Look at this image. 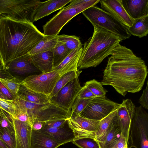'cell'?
Here are the masks:
<instances>
[{
	"label": "cell",
	"mask_w": 148,
	"mask_h": 148,
	"mask_svg": "<svg viewBox=\"0 0 148 148\" xmlns=\"http://www.w3.org/2000/svg\"><path fill=\"white\" fill-rule=\"evenodd\" d=\"M45 122H36L33 124L32 127V130L38 131L44 127Z\"/></svg>",
	"instance_id": "obj_44"
},
{
	"label": "cell",
	"mask_w": 148,
	"mask_h": 148,
	"mask_svg": "<svg viewBox=\"0 0 148 148\" xmlns=\"http://www.w3.org/2000/svg\"><path fill=\"white\" fill-rule=\"evenodd\" d=\"M100 121L90 119L79 115L70 117L67 119V122L74 133V140L86 138L95 139Z\"/></svg>",
	"instance_id": "obj_12"
},
{
	"label": "cell",
	"mask_w": 148,
	"mask_h": 148,
	"mask_svg": "<svg viewBox=\"0 0 148 148\" xmlns=\"http://www.w3.org/2000/svg\"><path fill=\"white\" fill-rule=\"evenodd\" d=\"M66 124L59 128H43L38 131L51 137L61 146L72 142L75 138L73 130L68 124L66 126Z\"/></svg>",
	"instance_id": "obj_17"
},
{
	"label": "cell",
	"mask_w": 148,
	"mask_h": 148,
	"mask_svg": "<svg viewBox=\"0 0 148 148\" xmlns=\"http://www.w3.org/2000/svg\"><path fill=\"white\" fill-rule=\"evenodd\" d=\"M128 14L134 20L148 16V0H121Z\"/></svg>",
	"instance_id": "obj_18"
},
{
	"label": "cell",
	"mask_w": 148,
	"mask_h": 148,
	"mask_svg": "<svg viewBox=\"0 0 148 148\" xmlns=\"http://www.w3.org/2000/svg\"><path fill=\"white\" fill-rule=\"evenodd\" d=\"M1 111H0V116L1 115Z\"/></svg>",
	"instance_id": "obj_48"
},
{
	"label": "cell",
	"mask_w": 148,
	"mask_h": 148,
	"mask_svg": "<svg viewBox=\"0 0 148 148\" xmlns=\"http://www.w3.org/2000/svg\"><path fill=\"white\" fill-rule=\"evenodd\" d=\"M15 107L25 110L32 125L36 122H47L67 119L71 112L51 103L38 104L26 101L16 97L12 100Z\"/></svg>",
	"instance_id": "obj_4"
},
{
	"label": "cell",
	"mask_w": 148,
	"mask_h": 148,
	"mask_svg": "<svg viewBox=\"0 0 148 148\" xmlns=\"http://www.w3.org/2000/svg\"><path fill=\"white\" fill-rule=\"evenodd\" d=\"M0 82L7 88L15 98L19 90L21 82L16 80L14 78L0 77Z\"/></svg>",
	"instance_id": "obj_33"
},
{
	"label": "cell",
	"mask_w": 148,
	"mask_h": 148,
	"mask_svg": "<svg viewBox=\"0 0 148 148\" xmlns=\"http://www.w3.org/2000/svg\"><path fill=\"white\" fill-rule=\"evenodd\" d=\"M15 138V148H31L32 128L28 123L12 118Z\"/></svg>",
	"instance_id": "obj_15"
},
{
	"label": "cell",
	"mask_w": 148,
	"mask_h": 148,
	"mask_svg": "<svg viewBox=\"0 0 148 148\" xmlns=\"http://www.w3.org/2000/svg\"><path fill=\"white\" fill-rule=\"evenodd\" d=\"M82 87L78 77H77L50 98V102L71 112L74 103Z\"/></svg>",
	"instance_id": "obj_11"
},
{
	"label": "cell",
	"mask_w": 148,
	"mask_h": 148,
	"mask_svg": "<svg viewBox=\"0 0 148 148\" xmlns=\"http://www.w3.org/2000/svg\"><path fill=\"white\" fill-rule=\"evenodd\" d=\"M71 51L63 43L58 41L53 50V69L59 65Z\"/></svg>",
	"instance_id": "obj_29"
},
{
	"label": "cell",
	"mask_w": 148,
	"mask_h": 148,
	"mask_svg": "<svg viewBox=\"0 0 148 148\" xmlns=\"http://www.w3.org/2000/svg\"><path fill=\"white\" fill-rule=\"evenodd\" d=\"M0 92L9 100H13L15 98L5 86L0 82Z\"/></svg>",
	"instance_id": "obj_42"
},
{
	"label": "cell",
	"mask_w": 148,
	"mask_h": 148,
	"mask_svg": "<svg viewBox=\"0 0 148 148\" xmlns=\"http://www.w3.org/2000/svg\"><path fill=\"white\" fill-rule=\"evenodd\" d=\"M92 36L84 43L77 64L78 69L95 67L100 64L122 41L117 35L94 27Z\"/></svg>",
	"instance_id": "obj_3"
},
{
	"label": "cell",
	"mask_w": 148,
	"mask_h": 148,
	"mask_svg": "<svg viewBox=\"0 0 148 148\" xmlns=\"http://www.w3.org/2000/svg\"><path fill=\"white\" fill-rule=\"evenodd\" d=\"M120 105L106 97H95L88 103L80 115L90 119L101 120L118 108Z\"/></svg>",
	"instance_id": "obj_10"
},
{
	"label": "cell",
	"mask_w": 148,
	"mask_h": 148,
	"mask_svg": "<svg viewBox=\"0 0 148 148\" xmlns=\"http://www.w3.org/2000/svg\"><path fill=\"white\" fill-rule=\"evenodd\" d=\"M0 148H1L0 147Z\"/></svg>",
	"instance_id": "obj_49"
},
{
	"label": "cell",
	"mask_w": 148,
	"mask_h": 148,
	"mask_svg": "<svg viewBox=\"0 0 148 148\" xmlns=\"http://www.w3.org/2000/svg\"><path fill=\"white\" fill-rule=\"evenodd\" d=\"M82 47L72 51L63 61L54 68L53 71L57 72L61 76L70 71L78 70L77 64Z\"/></svg>",
	"instance_id": "obj_20"
},
{
	"label": "cell",
	"mask_w": 148,
	"mask_h": 148,
	"mask_svg": "<svg viewBox=\"0 0 148 148\" xmlns=\"http://www.w3.org/2000/svg\"><path fill=\"white\" fill-rule=\"evenodd\" d=\"M0 98L5 100H8L0 92Z\"/></svg>",
	"instance_id": "obj_47"
},
{
	"label": "cell",
	"mask_w": 148,
	"mask_h": 148,
	"mask_svg": "<svg viewBox=\"0 0 148 148\" xmlns=\"http://www.w3.org/2000/svg\"><path fill=\"white\" fill-rule=\"evenodd\" d=\"M128 148H148V114L141 106L136 107L130 125Z\"/></svg>",
	"instance_id": "obj_8"
},
{
	"label": "cell",
	"mask_w": 148,
	"mask_h": 148,
	"mask_svg": "<svg viewBox=\"0 0 148 148\" xmlns=\"http://www.w3.org/2000/svg\"><path fill=\"white\" fill-rule=\"evenodd\" d=\"M111 148H128V143L126 142L125 137L122 134L118 140Z\"/></svg>",
	"instance_id": "obj_43"
},
{
	"label": "cell",
	"mask_w": 148,
	"mask_h": 148,
	"mask_svg": "<svg viewBox=\"0 0 148 148\" xmlns=\"http://www.w3.org/2000/svg\"><path fill=\"white\" fill-rule=\"evenodd\" d=\"M72 0H50L42 2L36 10L34 17V22L61 9Z\"/></svg>",
	"instance_id": "obj_19"
},
{
	"label": "cell",
	"mask_w": 148,
	"mask_h": 148,
	"mask_svg": "<svg viewBox=\"0 0 148 148\" xmlns=\"http://www.w3.org/2000/svg\"><path fill=\"white\" fill-rule=\"evenodd\" d=\"M118 108L100 121L97 130L95 134V139L100 147L103 144L108 128L112 123Z\"/></svg>",
	"instance_id": "obj_25"
},
{
	"label": "cell",
	"mask_w": 148,
	"mask_h": 148,
	"mask_svg": "<svg viewBox=\"0 0 148 148\" xmlns=\"http://www.w3.org/2000/svg\"><path fill=\"white\" fill-rule=\"evenodd\" d=\"M121 134L120 127L114 116L108 128L104 143L100 148H111L119 139Z\"/></svg>",
	"instance_id": "obj_24"
},
{
	"label": "cell",
	"mask_w": 148,
	"mask_h": 148,
	"mask_svg": "<svg viewBox=\"0 0 148 148\" xmlns=\"http://www.w3.org/2000/svg\"><path fill=\"white\" fill-rule=\"evenodd\" d=\"M0 147L1 148H8L6 145L0 138Z\"/></svg>",
	"instance_id": "obj_45"
},
{
	"label": "cell",
	"mask_w": 148,
	"mask_h": 148,
	"mask_svg": "<svg viewBox=\"0 0 148 148\" xmlns=\"http://www.w3.org/2000/svg\"><path fill=\"white\" fill-rule=\"evenodd\" d=\"M104 70L102 85H110L125 97L141 90L148 73L145 61L131 49L118 45L111 52Z\"/></svg>",
	"instance_id": "obj_1"
},
{
	"label": "cell",
	"mask_w": 148,
	"mask_h": 148,
	"mask_svg": "<svg viewBox=\"0 0 148 148\" xmlns=\"http://www.w3.org/2000/svg\"><path fill=\"white\" fill-rule=\"evenodd\" d=\"M82 71L79 69L67 72L62 75L49 96L51 98L56 95L69 82L79 76Z\"/></svg>",
	"instance_id": "obj_28"
},
{
	"label": "cell",
	"mask_w": 148,
	"mask_h": 148,
	"mask_svg": "<svg viewBox=\"0 0 148 148\" xmlns=\"http://www.w3.org/2000/svg\"><path fill=\"white\" fill-rule=\"evenodd\" d=\"M1 128L2 133L0 138L5 143L8 148H15L16 141L14 134L11 133L5 129Z\"/></svg>",
	"instance_id": "obj_36"
},
{
	"label": "cell",
	"mask_w": 148,
	"mask_h": 148,
	"mask_svg": "<svg viewBox=\"0 0 148 148\" xmlns=\"http://www.w3.org/2000/svg\"><path fill=\"white\" fill-rule=\"evenodd\" d=\"M77 97L79 99L95 98L97 97L85 85L82 87Z\"/></svg>",
	"instance_id": "obj_41"
},
{
	"label": "cell",
	"mask_w": 148,
	"mask_h": 148,
	"mask_svg": "<svg viewBox=\"0 0 148 148\" xmlns=\"http://www.w3.org/2000/svg\"><path fill=\"white\" fill-rule=\"evenodd\" d=\"M2 69L4 70L3 65L0 57V70Z\"/></svg>",
	"instance_id": "obj_46"
},
{
	"label": "cell",
	"mask_w": 148,
	"mask_h": 148,
	"mask_svg": "<svg viewBox=\"0 0 148 148\" xmlns=\"http://www.w3.org/2000/svg\"><path fill=\"white\" fill-rule=\"evenodd\" d=\"M16 97L26 101L36 103H50L49 96L33 90L21 84Z\"/></svg>",
	"instance_id": "obj_22"
},
{
	"label": "cell",
	"mask_w": 148,
	"mask_h": 148,
	"mask_svg": "<svg viewBox=\"0 0 148 148\" xmlns=\"http://www.w3.org/2000/svg\"><path fill=\"white\" fill-rule=\"evenodd\" d=\"M60 146L46 135L38 131L32 130L31 148H57Z\"/></svg>",
	"instance_id": "obj_23"
},
{
	"label": "cell",
	"mask_w": 148,
	"mask_h": 148,
	"mask_svg": "<svg viewBox=\"0 0 148 148\" xmlns=\"http://www.w3.org/2000/svg\"><path fill=\"white\" fill-rule=\"evenodd\" d=\"M6 67V69L20 75L40 71L35 66L28 54L8 62Z\"/></svg>",
	"instance_id": "obj_16"
},
{
	"label": "cell",
	"mask_w": 148,
	"mask_h": 148,
	"mask_svg": "<svg viewBox=\"0 0 148 148\" xmlns=\"http://www.w3.org/2000/svg\"><path fill=\"white\" fill-rule=\"evenodd\" d=\"M135 106L130 99L123 100L118 108L114 118L119 125L121 133L128 143L131 121L134 114Z\"/></svg>",
	"instance_id": "obj_13"
},
{
	"label": "cell",
	"mask_w": 148,
	"mask_h": 148,
	"mask_svg": "<svg viewBox=\"0 0 148 148\" xmlns=\"http://www.w3.org/2000/svg\"><path fill=\"white\" fill-rule=\"evenodd\" d=\"M38 0H0V15L14 20L33 23Z\"/></svg>",
	"instance_id": "obj_7"
},
{
	"label": "cell",
	"mask_w": 148,
	"mask_h": 148,
	"mask_svg": "<svg viewBox=\"0 0 148 148\" xmlns=\"http://www.w3.org/2000/svg\"><path fill=\"white\" fill-rule=\"evenodd\" d=\"M94 27L108 31L119 37L122 40L129 38L131 35L128 27L109 13L98 7L91 6L82 12Z\"/></svg>",
	"instance_id": "obj_6"
},
{
	"label": "cell",
	"mask_w": 148,
	"mask_h": 148,
	"mask_svg": "<svg viewBox=\"0 0 148 148\" xmlns=\"http://www.w3.org/2000/svg\"><path fill=\"white\" fill-rule=\"evenodd\" d=\"M61 76L57 72L53 71L29 75L21 84L33 90L49 96Z\"/></svg>",
	"instance_id": "obj_9"
},
{
	"label": "cell",
	"mask_w": 148,
	"mask_h": 148,
	"mask_svg": "<svg viewBox=\"0 0 148 148\" xmlns=\"http://www.w3.org/2000/svg\"><path fill=\"white\" fill-rule=\"evenodd\" d=\"M0 127L14 134L12 117L8 113L0 108Z\"/></svg>",
	"instance_id": "obj_34"
},
{
	"label": "cell",
	"mask_w": 148,
	"mask_h": 148,
	"mask_svg": "<svg viewBox=\"0 0 148 148\" xmlns=\"http://www.w3.org/2000/svg\"><path fill=\"white\" fill-rule=\"evenodd\" d=\"M139 102L143 108L148 109V80L147 82L146 87L139 99Z\"/></svg>",
	"instance_id": "obj_40"
},
{
	"label": "cell",
	"mask_w": 148,
	"mask_h": 148,
	"mask_svg": "<svg viewBox=\"0 0 148 148\" xmlns=\"http://www.w3.org/2000/svg\"><path fill=\"white\" fill-rule=\"evenodd\" d=\"M72 143L79 148H100L98 142L92 138L75 139Z\"/></svg>",
	"instance_id": "obj_35"
},
{
	"label": "cell",
	"mask_w": 148,
	"mask_h": 148,
	"mask_svg": "<svg viewBox=\"0 0 148 148\" xmlns=\"http://www.w3.org/2000/svg\"><path fill=\"white\" fill-rule=\"evenodd\" d=\"M58 40L56 36H45L38 44L29 53L30 56L50 50L56 47Z\"/></svg>",
	"instance_id": "obj_27"
},
{
	"label": "cell",
	"mask_w": 148,
	"mask_h": 148,
	"mask_svg": "<svg viewBox=\"0 0 148 148\" xmlns=\"http://www.w3.org/2000/svg\"><path fill=\"white\" fill-rule=\"evenodd\" d=\"M67 119H61L46 122L43 128H57L63 127L67 123Z\"/></svg>",
	"instance_id": "obj_39"
},
{
	"label": "cell",
	"mask_w": 148,
	"mask_h": 148,
	"mask_svg": "<svg viewBox=\"0 0 148 148\" xmlns=\"http://www.w3.org/2000/svg\"><path fill=\"white\" fill-rule=\"evenodd\" d=\"M33 23L0 15V57L8 62L28 53L45 36Z\"/></svg>",
	"instance_id": "obj_2"
},
{
	"label": "cell",
	"mask_w": 148,
	"mask_h": 148,
	"mask_svg": "<svg viewBox=\"0 0 148 148\" xmlns=\"http://www.w3.org/2000/svg\"><path fill=\"white\" fill-rule=\"evenodd\" d=\"M15 119L22 122H26L29 124L32 127V124L26 111L24 109L16 107H15Z\"/></svg>",
	"instance_id": "obj_38"
},
{
	"label": "cell",
	"mask_w": 148,
	"mask_h": 148,
	"mask_svg": "<svg viewBox=\"0 0 148 148\" xmlns=\"http://www.w3.org/2000/svg\"><path fill=\"white\" fill-rule=\"evenodd\" d=\"M58 40L63 43L70 51L82 47L79 37L75 35L63 34L57 35Z\"/></svg>",
	"instance_id": "obj_30"
},
{
	"label": "cell",
	"mask_w": 148,
	"mask_h": 148,
	"mask_svg": "<svg viewBox=\"0 0 148 148\" xmlns=\"http://www.w3.org/2000/svg\"><path fill=\"white\" fill-rule=\"evenodd\" d=\"M94 98L79 99L77 97L71 110L70 117L80 115L81 112Z\"/></svg>",
	"instance_id": "obj_32"
},
{
	"label": "cell",
	"mask_w": 148,
	"mask_h": 148,
	"mask_svg": "<svg viewBox=\"0 0 148 148\" xmlns=\"http://www.w3.org/2000/svg\"><path fill=\"white\" fill-rule=\"evenodd\" d=\"M0 108L8 113L14 118H15V108L12 100H5L0 98Z\"/></svg>",
	"instance_id": "obj_37"
},
{
	"label": "cell",
	"mask_w": 148,
	"mask_h": 148,
	"mask_svg": "<svg viewBox=\"0 0 148 148\" xmlns=\"http://www.w3.org/2000/svg\"><path fill=\"white\" fill-rule=\"evenodd\" d=\"M100 0H73L43 25L45 36L58 35L63 27L74 17L99 2Z\"/></svg>",
	"instance_id": "obj_5"
},
{
	"label": "cell",
	"mask_w": 148,
	"mask_h": 148,
	"mask_svg": "<svg viewBox=\"0 0 148 148\" xmlns=\"http://www.w3.org/2000/svg\"><path fill=\"white\" fill-rule=\"evenodd\" d=\"M101 9L111 14L123 24L129 27L134 20L127 14L121 0H100Z\"/></svg>",
	"instance_id": "obj_14"
},
{
	"label": "cell",
	"mask_w": 148,
	"mask_h": 148,
	"mask_svg": "<svg viewBox=\"0 0 148 148\" xmlns=\"http://www.w3.org/2000/svg\"><path fill=\"white\" fill-rule=\"evenodd\" d=\"M85 86L97 97H105L106 91L101 82L93 79L86 82Z\"/></svg>",
	"instance_id": "obj_31"
},
{
	"label": "cell",
	"mask_w": 148,
	"mask_h": 148,
	"mask_svg": "<svg viewBox=\"0 0 148 148\" xmlns=\"http://www.w3.org/2000/svg\"><path fill=\"white\" fill-rule=\"evenodd\" d=\"M131 35L141 38L146 36L148 33V16L134 20L132 25L128 27Z\"/></svg>",
	"instance_id": "obj_26"
},
{
	"label": "cell",
	"mask_w": 148,
	"mask_h": 148,
	"mask_svg": "<svg viewBox=\"0 0 148 148\" xmlns=\"http://www.w3.org/2000/svg\"><path fill=\"white\" fill-rule=\"evenodd\" d=\"M53 50L41 52L30 56L34 65L42 73L53 71Z\"/></svg>",
	"instance_id": "obj_21"
}]
</instances>
